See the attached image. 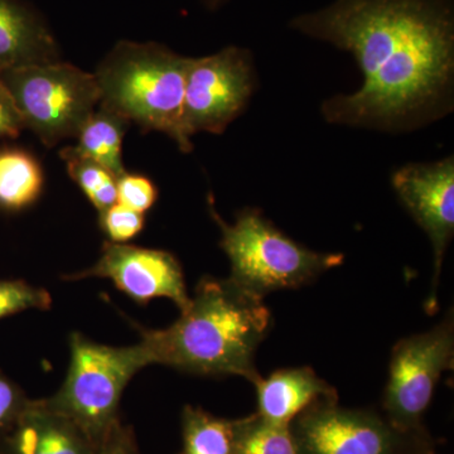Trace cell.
<instances>
[{
  "label": "cell",
  "instance_id": "cell-13",
  "mask_svg": "<svg viewBox=\"0 0 454 454\" xmlns=\"http://www.w3.org/2000/svg\"><path fill=\"white\" fill-rule=\"evenodd\" d=\"M258 413L269 422L291 426L321 400H339L336 389L309 366L277 370L255 382Z\"/></svg>",
  "mask_w": 454,
  "mask_h": 454
},
{
  "label": "cell",
  "instance_id": "cell-14",
  "mask_svg": "<svg viewBox=\"0 0 454 454\" xmlns=\"http://www.w3.org/2000/svg\"><path fill=\"white\" fill-rule=\"evenodd\" d=\"M59 59V44L43 18L22 2L0 0V71Z\"/></svg>",
  "mask_w": 454,
  "mask_h": 454
},
{
  "label": "cell",
  "instance_id": "cell-6",
  "mask_svg": "<svg viewBox=\"0 0 454 454\" xmlns=\"http://www.w3.org/2000/svg\"><path fill=\"white\" fill-rule=\"evenodd\" d=\"M0 82L25 129L49 148L76 137L100 103L95 74L61 59L0 71Z\"/></svg>",
  "mask_w": 454,
  "mask_h": 454
},
{
  "label": "cell",
  "instance_id": "cell-25",
  "mask_svg": "<svg viewBox=\"0 0 454 454\" xmlns=\"http://www.w3.org/2000/svg\"><path fill=\"white\" fill-rule=\"evenodd\" d=\"M23 129L22 118L7 89L0 82V139L17 138Z\"/></svg>",
  "mask_w": 454,
  "mask_h": 454
},
{
  "label": "cell",
  "instance_id": "cell-10",
  "mask_svg": "<svg viewBox=\"0 0 454 454\" xmlns=\"http://www.w3.org/2000/svg\"><path fill=\"white\" fill-rule=\"evenodd\" d=\"M88 278L112 280L119 291L138 304H148L155 298H167L182 312L191 301L181 262L166 250L106 240L100 258L91 268L68 274L62 279L77 282Z\"/></svg>",
  "mask_w": 454,
  "mask_h": 454
},
{
  "label": "cell",
  "instance_id": "cell-22",
  "mask_svg": "<svg viewBox=\"0 0 454 454\" xmlns=\"http://www.w3.org/2000/svg\"><path fill=\"white\" fill-rule=\"evenodd\" d=\"M116 192L119 203L140 214L151 210L158 197L157 187L151 179L128 172L116 178Z\"/></svg>",
  "mask_w": 454,
  "mask_h": 454
},
{
  "label": "cell",
  "instance_id": "cell-24",
  "mask_svg": "<svg viewBox=\"0 0 454 454\" xmlns=\"http://www.w3.org/2000/svg\"><path fill=\"white\" fill-rule=\"evenodd\" d=\"M94 454H140L133 429L121 420L107 433Z\"/></svg>",
  "mask_w": 454,
  "mask_h": 454
},
{
  "label": "cell",
  "instance_id": "cell-2",
  "mask_svg": "<svg viewBox=\"0 0 454 454\" xmlns=\"http://www.w3.org/2000/svg\"><path fill=\"white\" fill-rule=\"evenodd\" d=\"M271 325L262 298L231 279L203 277L181 317L163 330L140 328L152 365L197 376H241L255 384L262 376L255 354Z\"/></svg>",
  "mask_w": 454,
  "mask_h": 454
},
{
  "label": "cell",
  "instance_id": "cell-19",
  "mask_svg": "<svg viewBox=\"0 0 454 454\" xmlns=\"http://www.w3.org/2000/svg\"><path fill=\"white\" fill-rule=\"evenodd\" d=\"M61 158L67 166L68 175L82 188L98 215L118 202L116 177L109 169L88 158L74 155H62Z\"/></svg>",
  "mask_w": 454,
  "mask_h": 454
},
{
  "label": "cell",
  "instance_id": "cell-4",
  "mask_svg": "<svg viewBox=\"0 0 454 454\" xmlns=\"http://www.w3.org/2000/svg\"><path fill=\"white\" fill-rule=\"evenodd\" d=\"M212 219L220 226V247L231 264L230 279L262 298L282 289L306 286L342 264L343 254L317 253L283 234L262 212L247 208L234 225L221 219L210 199Z\"/></svg>",
  "mask_w": 454,
  "mask_h": 454
},
{
  "label": "cell",
  "instance_id": "cell-1",
  "mask_svg": "<svg viewBox=\"0 0 454 454\" xmlns=\"http://www.w3.org/2000/svg\"><path fill=\"white\" fill-rule=\"evenodd\" d=\"M292 28L349 51L363 88L325 101V121L400 129L441 112L452 90L450 0H337Z\"/></svg>",
  "mask_w": 454,
  "mask_h": 454
},
{
  "label": "cell",
  "instance_id": "cell-16",
  "mask_svg": "<svg viewBox=\"0 0 454 454\" xmlns=\"http://www.w3.org/2000/svg\"><path fill=\"white\" fill-rule=\"evenodd\" d=\"M40 163L23 149L0 151V208L25 210L37 201L43 187Z\"/></svg>",
  "mask_w": 454,
  "mask_h": 454
},
{
  "label": "cell",
  "instance_id": "cell-12",
  "mask_svg": "<svg viewBox=\"0 0 454 454\" xmlns=\"http://www.w3.org/2000/svg\"><path fill=\"white\" fill-rule=\"evenodd\" d=\"M97 447L76 424L43 399L31 400L0 439V454H94Z\"/></svg>",
  "mask_w": 454,
  "mask_h": 454
},
{
  "label": "cell",
  "instance_id": "cell-7",
  "mask_svg": "<svg viewBox=\"0 0 454 454\" xmlns=\"http://www.w3.org/2000/svg\"><path fill=\"white\" fill-rule=\"evenodd\" d=\"M453 364V312L432 330L400 340L391 351L382 397L385 419L404 434H424L423 417L435 385Z\"/></svg>",
  "mask_w": 454,
  "mask_h": 454
},
{
  "label": "cell",
  "instance_id": "cell-8",
  "mask_svg": "<svg viewBox=\"0 0 454 454\" xmlns=\"http://www.w3.org/2000/svg\"><path fill=\"white\" fill-rule=\"evenodd\" d=\"M255 85L247 50L227 47L215 55L190 59L182 127L193 134H221L243 112Z\"/></svg>",
  "mask_w": 454,
  "mask_h": 454
},
{
  "label": "cell",
  "instance_id": "cell-26",
  "mask_svg": "<svg viewBox=\"0 0 454 454\" xmlns=\"http://www.w3.org/2000/svg\"><path fill=\"white\" fill-rule=\"evenodd\" d=\"M409 454H437L429 444L428 438L423 437L415 443L413 450Z\"/></svg>",
  "mask_w": 454,
  "mask_h": 454
},
{
  "label": "cell",
  "instance_id": "cell-11",
  "mask_svg": "<svg viewBox=\"0 0 454 454\" xmlns=\"http://www.w3.org/2000/svg\"><path fill=\"white\" fill-rule=\"evenodd\" d=\"M393 186L432 243L434 273L426 309L433 313L444 254L454 234L453 157L430 164H408L394 175Z\"/></svg>",
  "mask_w": 454,
  "mask_h": 454
},
{
  "label": "cell",
  "instance_id": "cell-18",
  "mask_svg": "<svg viewBox=\"0 0 454 454\" xmlns=\"http://www.w3.org/2000/svg\"><path fill=\"white\" fill-rule=\"evenodd\" d=\"M235 454H300L291 426L269 422L258 413L234 420Z\"/></svg>",
  "mask_w": 454,
  "mask_h": 454
},
{
  "label": "cell",
  "instance_id": "cell-23",
  "mask_svg": "<svg viewBox=\"0 0 454 454\" xmlns=\"http://www.w3.org/2000/svg\"><path fill=\"white\" fill-rule=\"evenodd\" d=\"M31 400L20 385L0 370V439L13 428Z\"/></svg>",
  "mask_w": 454,
  "mask_h": 454
},
{
  "label": "cell",
  "instance_id": "cell-15",
  "mask_svg": "<svg viewBox=\"0 0 454 454\" xmlns=\"http://www.w3.org/2000/svg\"><path fill=\"white\" fill-rule=\"evenodd\" d=\"M129 121L121 115L98 106L83 122L74 138V145L65 146L59 152L62 155H74V157L88 158L101 166L106 167L116 178L121 177L125 170L122 164L121 148L122 140L127 133Z\"/></svg>",
  "mask_w": 454,
  "mask_h": 454
},
{
  "label": "cell",
  "instance_id": "cell-3",
  "mask_svg": "<svg viewBox=\"0 0 454 454\" xmlns=\"http://www.w3.org/2000/svg\"><path fill=\"white\" fill-rule=\"evenodd\" d=\"M188 61L153 42H118L94 73L98 106L145 130L167 134L188 153L192 143L182 127Z\"/></svg>",
  "mask_w": 454,
  "mask_h": 454
},
{
  "label": "cell",
  "instance_id": "cell-5",
  "mask_svg": "<svg viewBox=\"0 0 454 454\" xmlns=\"http://www.w3.org/2000/svg\"><path fill=\"white\" fill-rule=\"evenodd\" d=\"M149 365L151 358L142 342L116 348L73 333L64 384L44 403L76 424L98 447L121 422L119 406L125 387Z\"/></svg>",
  "mask_w": 454,
  "mask_h": 454
},
{
  "label": "cell",
  "instance_id": "cell-9",
  "mask_svg": "<svg viewBox=\"0 0 454 454\" xmlns=\"http://www.w3.org/2000/svg\"><path fill=\"white\" fill-rule=\"evenodd\" d=\"M300 454H409L426 434H404L385 417L321 400L291 424Z\"/></svg>",
  "mask_w": 454,
  "mask_h": 454
},
{
  "label": "cell",
  "instance_id": "cell-20",
  "mask_svg": "<svg viewBox=\"0 0 454 454\" xmlns=\"http://www.w3.org/2000/svg\"><path fill=\"white\" fill-rule=\"evenodd\" d=\"M52 307L50 292L22 279L0 280V321L28 309L49 310Z\"/></svg>",
  "mask_w": 454,
  "mask_h": 454
},
{
  "label": "cell",
  "instance_id": "cell-21",
  "mask_svg": "<svg viewBox=\"0 0 454 454\" xmlns=\"http://www.w3.org/2000/svg\"><path fill=\"white\" fill-rule=\"evenodd\" d=\"M101 230L107 236V241L128 244L143 231L145 226V214H140L116 202L103 214L98 215Z\"/></svg>",
  "mask_w": 454,
  "mask_h": 454
},
{
  "label": "cell",
  "instance_id": "cell-17",
  "mask_svg": "<svg viewBox=\"0 0 454 454\" xmlns=\"http://www.w3.org/2000/svg\"><path fill=\"white\" fill-rule=\"evenodd\" d=\"M182 441L179 454H235L234 420L186 405L182 411Z\"/></svg>",
  "mask_w": 454,
  "mask_h": 454
},
{
  "label": "cell",
  "instance_id": "cell-27",
  "mask_svg": "<svg viewBox=\"0 0 454 454\" xmlns=\"http://www.w3.org/2000/svg\"><path fill=\"white\" fill-rule=\"evenodd\" d=\"M223 2H225V0H203V3H205L206 7L210 9L219 8Z\"/></svg>",
  "mask_w": 454,
  "mask_h": 454
}]
</instances>
